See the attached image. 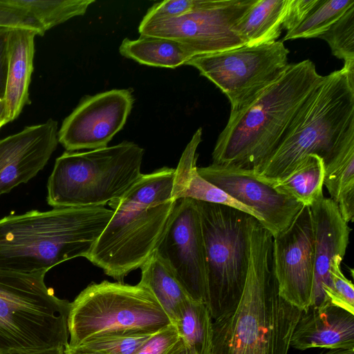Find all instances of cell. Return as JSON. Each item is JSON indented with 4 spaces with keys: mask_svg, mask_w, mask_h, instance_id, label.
I'll use <instances>...</instances> for the list:
<instances>
[{
    "mask_svg": "<svg viewBox=\"0 0 354 354\" xmlns=\"http://www.w3.org/2000/svg\"><path fill=\"white\" fill-rule=\"evenodd\" d=\"M196 202L205 249L207 306L214 321L234 310L241 297L254 217L230 207Z\"/></svg>",
    "mask_w": 354,
    "mask_h": 354,
    "instance_id": "cell-9",
    "label": "cell"
},
{
    "mask_svg": "<svg viewBox=\"0 0 354 354\" xmlns=\"http://www.w3.org/2000/svg\"><path fill=\"white\" fill-rule=\"evenodd\" d=\"M175 169L163 167L140 178L108 203L113 215L86 259L124 283L151 257L170 219Z\"/></svg>",
    "mask_w": 354,
    "mask_h": 354,
    "instance_id": "cell-2",
    "label": "cell"
},
{
    "mask_svg": "<svg viewBox=\"0 0 354 354\" xmlns=\"http://www.w3.org/2000/svg\"><path fill=\"white\" fill-rule=\"evenodd\" d=\"M354 138V71L344 68L326 76L308 96L281 143L255 171L259 179L287 174L304 157L323 161Z\"/></svg>",
    "mask_w": 354,
    "mask_h": 354,
    "instance_id": "cell-5",
    "label": "cell"
},
{
    "mask_svg": "<svg viewBox=\"0 0 354 354\" xmlns=\"http://www.w3.org/2000/svg\"><path fill=\"white\" fill-rule=\"evenodd\" d=\"M58 143V123L51 118L0 139V196L34 178Z\"/></svg>",
    "mask_w": 354,
    "mask_h": 354,
    "instance_id": "cell-16",
    "label": "cell"
},
{
    "mask_svg": "<svg viewBox=\"0 0 354 354\" xmlns=\"http://www.w3.org/2000/svg\"><path fill=\"white\" fill-rule=\"evenodd\" d=\"M289 0H255L234 26L244 44L277 41Z\"/></svg>",
    "mask_w": 354,
    "mask_h": 354,
    "instance_id": "cell-23",
    "label": "cell"
},
{
    "mask_svg": "<svg viewBox=\"0 0 354 354\" xmlns=\"http://www.w3.org/2000/svg\"><path fill=\"white\" fill-rule=\"evenodd\" d=\"M172 324L154 295L138 283H91L71 302L69 346L103 335L155 333Z\"/></svg>",
    "mask_w": 354,
    "mask_h": 354,
    "instance_id": "cell-8",
    "label": "cell"
},
{
    "mask_svg": "<svg viewBox=\"0 0 354 354\" xmlns=\"http://www.w3.org/2000/svg\"><path fill=\"white\" fill-rule=\"evenodd\" d=\"M0 28L27 29L43 36L46 31L41 26L24 10L0 0Z\"/></svg>",
    "mask_w": 354,
    "mask_h": 354,
    "instance_id": "cell-33",
    "label": "cell"
},
{
    "mask_svg": "<svg viewBox=\"0 0 354 354\" xmlns=\"http://www.w3.org/2000/svg\"><path fill=\"white\" fill-rule=\"evenodd\" d=\"M310 207L314 226V272L310 305L312 306L324 302V291L330 287V264L335 257H344L351 228L331 198L323 196Z\"/></svg>",
    "mask_w": 354,
    "mask_h": 354,
    "instance_id": "cell-17",
    "label": "cell"
},
{
    "mask_svg": "<svg viewBox=\"0 0 354 354\" xmlns=\"http://www.w3.org/2000/svg\"><path fill=\"white\" fill-rule=\"evenodd\" d=\"M186 346L175 324L154 333L136 354H180Z\"/></svg>",
    "mask_w": 354,
    "mask_h": 354,
    "instance_id": "cell-32",
    "label": "cell"
},
{
    "mask_svg": "<svg viewBox=\"0 0 354 354\" xmlns=\"http://www.w3.org/2000/svg\"><path fill=\"white\" fill-rule=\"evenodd\" d=\"M319 0H289L282 23L287 32L297 27L317 6Z\"/></svg>",
    "mask_w": 354,
    "mask_h": 354,
    "instance_id": "cell-35",
    "label": "cell"
},
{
    "mask_svg": "<svg viewBox=\"0 0 354 354\" xmlns=\"http://www.w3.org/2000/svg\"><path fill=\"white\" fill-rule=\"evenodd\" d=\"M153 253L193 299L207 305L205 249L196 201L176 200L167 226Z\"/></svg>",
    "mask_w": 354,
    "mask_h": 354,
    "instance_id": "cell-12",
    "label": "cell"
},
{
    "mask_svg": "<svg viewBox=\"0 0 354 354\" xmlns=\"http://www.w3.org/2000/svg\"><path fill=\"white\" fill-rule=\"evenodd\" d=\"M272 270L279 295L302 311L310 305L314 272V226L303 206L291 224L272 236Z\"/></svg>",
    "mask_w": 354,
    "mask_h": 354,
    "instance_id": "cell-13",
    "label": "cell"
},
{
    "mask_svg": "<svg viewBox=\"0 0 354 354\" xmlns=\"http://www.w3.org/2000/svg\"><path fill=\"white\" fill-rule=\"evenodd\" d=\"M207 0H167L153 5L143 20L175 18L205 6Z\"/></svg>",
    "mask_w": 354,
    "mask_h": 354,
    "instance_id": "cell-34",
    "label": "cell"
},
{
    "mask_svg": "<svg viewBox=\"0 0 354 354\" xmlns=\"http://www.w3.org/2000/svg\"><path fill=\"white\" fill-rule=\"evenodd\" d=\"M212 323L206 304L190 299L174 324L189 354H211Z\"/></svg>",
    "mask_w": 354,
    "mask_h": 354,
    "instance_id": "cell-26",
    "label": "cell"
},
{
    "mask_svg": "<svg viewBox=\"0 0 354 354\" xmlns=\"http://www.w3.org/2000/svg\"><path fill=\"white\" fill-rule=\"evenodd\" d=\"M11 29L0 28V101L6 93L8 73V37Z\"/></svg>",
    "mask_w": 354,
    "mask_h": 354,
    "instance_id": "cell-36",
    "label": "cell"
},
{
    "mask_svg": "<svg viewBox=\"0 0 354 354\" xmlns=\"http://www.w3.org/2000/svg\"><path fill=\"white\" fill-rule=\"evenodd\" d=\"M343 259L341 257H336L332 261L328 270L330 287L324 291L322 304L339 307L354 315V288L352 281L342 271Z\"/></svg>",
    "mask_w": 354,
    "mask_h": 354,
    "instance_id": "cell-31",
    "label": "cell"
},
{
    "mask_svg": "<svg viewBox=\"0 0 354 354\" xmlns=\"http://www.w3.org/2000/svg\"><path fill=\"white\" fill-rule=\"evenodd\" d=\"M180 354H189L188 350L187 348H185L182 353H180Z\"/></svg>",
    "mask_w": 354,
    "mask_h": 354,
    "instance_id": "cell-41",
    "label": "cell"
},
{
    "mask_svg": "<svg viewBox=\"0 0 354 354\" xmlns=\"http://www.w3.org/2000/svg\"><path fill=\"white\" fill-rule=\"evenodd\" d=\"M46 272L0 269V354L68 345L71 302L46 286Z\"/></svg>",
    "mask_w": 354,
    "mask_h": 354,
    "instance_id": "cell-6",
    "label": "cell"
},
{
    "mask_svg": "<svg viewBox=\"0 0 354 354\" xmlns=\"http://www.w3.org/2000/svg\"><path fill=\"white\" fill-rule=\"evenodd\" d=\"M254 1L207 0L203 7L178 17L142 19L138 32L178 41L194 57L228 50L244 45L234 26Z\"/></svg>",
    "mask_w": 354,
    "mask_h": 354,
    "instance_id": "cell-11",
    "label": "cell"
},
{
    "mask_svg": "<svg viewBox=\"0 0 354 354\" xmlns=\"http://www.w3.org/2000/svg\"><path fill=\"white\" fill-rule=\"evenodd\" d=\"M66 346H59L42 350L31 351L26 352H17L10 354H66Z\"/></svg>",
    "mask_w": 354,
    "mask_h": 354,
    "instance_id": "cell-37",
    "label": "cell"
},
{
    "mask_svg": "<svg viewBox=\"0 0 354 354\" xmlns=\"http://www.w3.org/2000/svg\"><path fill=\"white\" fill-rule=\"evenodd\" d=\"M324 166L315 154L301 158L287 174L273 179H259L278 193L311 207L324 196Z\"/></svg>",
    "mask_w": 354,
    "mask_h": 354,
    "instance_id": "cell-22",
    "label": "cell"
},
{
    "mask_svg": "<svg viewBox=\"0 0 354 354\" xmlns=\"http://www.w3.org/2000/svg\"><path fill=\"white\" fill-rule=\"evenodd\" d=\"M133 103L129 88L84 96L63 120L58 130L59 142L68 151L107 147L124 126Z\"/></svg>",
    "mask_w": 354,
    "mask_h": 354,
    "instance_id": "cell-14",
    "label": "cell"
},
{
    "mask_svg": "<svg viewBox=\"0 0 354 354\" xmlns=\"http://www.w3.org/2000/svg\"><path fill=\"white\" fill-rule=\"evenodd\" d=\"M202 140V129L198 128L184 149L175 169L172 197L191 198L224 205L241 211L263 221L261 216L254 209L239 202L229 194L204 179L198 172L197 148Z\"/></svg>",
    "mask_w": 354,
    "mask_h": 354,
    "instance_id": "cell-19",
    "label": "cell"
},
{
    "mask_svg": "<svg viewBox=\"0 0 354 354\" xmlns=\"http://www.w3.org/2000/svg\"><path fill=\"white\" fill-rule=\"evenodd\" d=\"M119 52L124 57L141 64L154 67L175 68L192 57V53L182 43L168 38L140 35L131 40H122Z\"/></svg>",
    "mask_w": 354,
    "mask_h": 354,
    "instance_id": "cell-24",
    "label": "cell"
},
{
    "mask_svg": "<svg viewBox=\"0 0 354 354\" xmlns=\"http://www.w3.org/2000/svg\"><path fill=\"white\" fill-rule=\"evenodd\" d=\"M290 347L354 349V315L327 304L310 306L301 314Z\"/></svg>",
    "mask_w": 354,
    "mask_h": 354,
    "instance_id": "cell-18",
    "label": "cell"
},
{
    "mask_svg": "<svg viewBox=\"0 0 354 354\" xmlns=\"http://www.w3.org/2000/svg\"><path fill=\"white\" fill-rule=\"evenodd\" d=\"M288 54L283 41H275L197 55L185 65L196 68L220 88L233 116L283 75L290 64Z\"/></svg>",
    "mask_w": 354,
    "mask_h": 354,
    "instance_id": "cell-10",
    "label": "cell"
},
{
    "mask_svg": "<svg viewBox=\"0 0 354 354\" xmlns=\"http://www.w3.org/2000/svg\"><path fill=\"white\" fill-rule=\"evenodd\" d=\"M30 30L11 29L8 37V73L4 96L7 123L19 117L29 104V86L33 72L35 37Z\"/></svg>",
    "mask_w": 354,
    "mask_h": 354,
    "instance_id": "cell-20",
    "label": "cell"
},
{
    "mask_svg": "<svg viewBox=\"0 0 354 354\" xmlns=\"http://www.w3.org/2000/svg\"><path fill=\"white\" fill-rule=\"evenodd\" d=\"M7 124L6 111H5V103L4 101H0V129Z\"/></svg>",
    "mask_w": 354,
    "mask_h": 354,
    "instance_id": "cell-39",
    "label": "cell"
},
{
    "mask_svg": "<svg viewBox=\"0 0 354 354\" xmlns=\"http://www.w3.org/2000/svg\"><path fill=\"white\" fill-rule=\"evenodd\" d=\"M66 354H104L102 353L88 348L83 346H69L66 347Z\"/></svg>",
    "mask_w": 354,
    "mask_h": 354,
    "instance_id": "cell-38",
    "label": "cell"
},
{
    "mask_svg": "<svg viewBox=\"0 0 354 354\" xmlns=\"http://www.w3.org/2000/svg\"><path fill=\"white\" fill-rule=\"evenodd\" d=\"M320 354H354V349H330Z\"/></svg>",
    "mask_w": 354,
    "mask_h": 354,
    "instance_id": "cell-40",
    "label": "cell"
},
{
    "mask_svg": "<svg viewBox=\"0 0 354 354\" xmlns=\"http://www.w3.org/2000/svg\"><path fill=\"white\" fill-rule=\"evenodd\" d=\"M153 334L107 335L87 339L79 346H83L104 354H136Z\"/></svg>",
    "mask_w": 354,
    "mask_h": 354,
    "instance_id": "cell-30",
    "label": "cell"
},
{
    "mask_svg": "<svg viewBox=\"0 0 354 354\" xmlns=\"http://www.w3.org/2000/svg\"><path fill=\"white\" fill-rule=\"evenodd\" d=\"M319 38L328 43L334 56L344 60V68L354 71V5Z\"/></svg>",
    "mask_w": 354,
    "mask_h": 354,
    "instance_id": "cell-29",
    "label": "cell"
},
{
    "mask_svg": "<svg viewBox=\"0 0 354 354\" xmlns=\"http://www.w3.org/2000/svg\"><path fill=\"white\" fill-rule=\"evenodd\" d=\"M314 63L286 72L241 111L230 116L212 153V163L255 171L281 143L299 109L322 81Z\"/></svg>",
    "mask_w": 354,
    "mask_h": 354,
    "instance_id": "cell-4",
    "label": "cell"
},
{
    "mask_svg": "<svg viewBox=\"0 0 354 354\" xmlns=\"http://www.w3.org/2000/svg\"><path fill=\"white\" fill-rule=\"evenodd\" d=\"M324 185L347 223L354 218V138L324 160Z\"/></svg>",
    "mask_w": 354,
    "mask_h": 354,
    "instance_id": "cell-21",
    "label": "cell"
},
{
    "mask_svg": "<svg viewBox=\"0 0 354 354\" xmlns=\"http://www.w3.org/2000/svg\"><path fill=\"white\" fill-rule=\"evenodd\" d=\"M197 171L204 179L257 211L263 218L261 223L272 236L286 229L304 206L278 193L252 170L212 163Z\"/></svg>",
    "mask_w": 354,
    "mask_h": 354,
    "instance_id": "cell-15",
    "label": "cell"
},
{
    "mask_svg": "<svg viewBox=\"0 0 354 354\" xmlns=\"http://www.w3.org/2000/svg\"><path fill=\"white\" fill-rule=\"evenodd\" d=\"M354 5V0H319L304 20L286 32L282 41L319 37Z\"/></svg>",
    "mask_w": 354,
    "mask_h": 354,
    "instance_id": "cell-28",
    "label": "cell"
},
{
    "mask_svg": "<svg viewBox=\"0 0 354 354\" xmlns=\"http://www.w3.org/2000/svg\"><path fill=\"white\" fill-rule=\"evenodd\" d=\"M272 235L255 218L240 300L213 321L211 354H288L302 310L279 292L272 270Z\"/></svg>",
    "mask_w": 354,
    "mask_h": 354,
    "instance_id": "cell-1",
    "label": "cell"
},
{
    "mask_svg": "<svg viewBox=\"0 0 354 354\" xmlns=\"http://www.w3.org/2000/svg\"><path fill=\"white\" fill-rule=\"evenodd\" d=\"M140 268L139 283L151 291L174 324L185 304L192 298L154 253Z\"/></svg>",
    "mask_w": 354,
    "mask_h": 354,
    "instance_id": "cell-25",
    "label": "cell"
},
{
    "mask_svg": "<svg viewBox=\"0 0 354 354\" xmlns=\"http://www.w3.org/2000/svg\"><path fill=\"white\" fill-rule=\"evenodd\" d=\"M113 213L97 206L5 216L0 219V269L48 272L66 261L86 259Z\"/></svg>",
    "mask_w": 354,
    "mask_h": 354,
    "instance_id": "cell-3",
    "label": "cell"
},
{
    "mask_svg": "<svg viewBox=\"0 0 354 354\" xmlns=\"http://www.w3.org/2000/svg\"><path fill=\"white\" fill-rule=\"evenodd\" d=\"M144 149L123 141L59 156L47 183L53 208L104 206L121 197L140 178Z\"/></svg>",
    "mask_w": 354,
    "mask_h": 354,
    "instance_id": "cell-7",
    "label": "cell"
},
{
    "mask_svg": "<svg viewBox=\"0 0 354 354\" xmlns=\"http://www.w3.org/2000/svg\"><path fill=\"white\" fill-rule=\"evenodd\" d=\"M24 10L45 31L84 15L94 0H6Z\"/></svg>",
    "mask_w": 354,
    "mask_h": 354,
    "instance_id": "cell-27",
    "label": "cell"
}]
</instances>
